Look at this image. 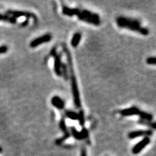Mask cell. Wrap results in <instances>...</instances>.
Returning <instances> with one entry per match:
<instances>
[{
	"instance_id": "cell-12",
	"label": "cell",
	"mask_w": 156,
	"mask_h": 156,
	"mask_svg": "<svg viewBox=\"0 0 156 156\" xmlns=\"http://www.w3.org/2000/svg\"><path fill=\"white\" fill-rule=\"evenodd\" d=\"M51 103L54 107L59 110H62L64 108V101L59 96H53L51 100Z\"/></svg>"
},
{
	"instance_id": "cell-9",
	"label": "cell",
	"mask_w": 156,
	"mask_h": 156,
	"mask_svg": "<svg viewBox=\"0 0 156 156\" xmlns=\"http://www.w3.org/2000/svg\"><path fill=\"white\" fill-rule=\"evenodd\" d=\"M150 139L149 137H144V139L140 141L139 143H138L132 149V152L134 154H137L140 153V152L142 151L143 149L146 147L147 145L150 143Z\"/></svg>"
},
{
	"instance_id": "cell-20",
	"label": "cell",
	"mask_w": 156,
	"mask_h": 156,
	"mask_svg": "<svg viewBox=\"0 0 156 156\" xmlns=\"http://www.w3.org/2000/svg\"><path fill=\"white\" fill-rule=\"evenodd\" d=\"M7 51H8V47H7V46L3 45L0 46V54L5 53Z\"/></svg>"
},
{
	"instance_id": "cell-1",
	"label": "cell",
	"mask_w": 156,
	"mask_h": 156,
	"mask_svg": "<svg viewBox=\"0 0 156 156\" xmlns=\"http://www.w3.org/2000/svg\"><path fill=\"white\" fill-rule=\"evenodd\" d=\"M62 46H63V49L64 50V52L65 53V54H66L67 62L69 67V70H70L71 87H72V95H73L74 97V101L75 106L77 108H81V102L80 99V95H79L77 79H76V77L75 75V72L74 70V64L73 63H72L71 54L70 52V50H68L66 44H63Z\"/></svg>"
},
{
	"instance_id": "cell-22",
	"label": "cell",
	"mask_w": 156,
	"mask_h": 156,
	"mask_svg": "<svg viewBox=\"0 0 156 156\" xmlns=\"http://www.w3.org/2000/svg\"><path fill=\"white\" fill-rule=\"evenodd\" d=\"M2 148H1V147H0V153H1V152H2Z\"/></svg>"
},
{
	"instance_id": "cell-8",
	"label": "cell",
	"mask_w": 156,
	"mask_h": 156,
	"mask_svg": "<svg viewBox=\"0 0 156 156\" xmlns=\"http://www.w3.org/2000/svg\"><path fill=\"white\" fill-rule=\"evenodd\" d=\"M153 134V132L152 130H137V131H133L131 132L128 134V137L129 139H133L137 137H149Z\"/></svg>"
},
{
	"instance_id": "cell-10",
	"label": "cell",
	"mask_w": 156,
	"mask_h": 156,
	"mask_svg": "<svg viewBox=\"0 0 156 156\" xmlns=\"http://www.w3.org/2000/svg\"><path fill=\"white\" fill-rule=\"evenodd\" d=\"M71 132L72 133V135L75 138V139L78 140H82L87 138L89 135V132L87 129L86 128H83L81 132H78L74 127H72Z\"/></svg>"
},
{
	"instance_id": "cell-19",
	"label": "cell",
	"mask_w": 156,
	"mask_h": 156,
	"mask_svg": "<svg viewBox=\"0 0 156 156\" xmlns=\"http://www.w3.org/2000/svg\"><path fill=\"white\" fill-rule=\"evenodd\" d=\"M155 57H150L146 59V63L150 65H155Z\"/></svg>"
},
{
	"instance_id": "cell-15",
	"label": "cell",
	"mask_w": 156,
	"mask_h": 156,
	"mask_svg": "<svg viewBox=\"0 0 156 156\" xmlns=\"http://www.w3.org/2000/svg\"><path fill=\"white\" fill-rule=\"evenodd\" d=\"M65 116L72 121H78V113L73 111H66Z\"/></svg>"
},
{
	"instance_id": "cell-17",
	"label": "cell",
	"mask_w": 156,
	"mask_h": 156,
	"mask_svg": "<svg viewBox=\"0 0 156 156\" xmlns=\"http://www.w3.org/2000/svg\"><path fill=\"white\" fill-rule=\"evenodd\" d=\"M61 76H63V78L66 81L68 80L69 76H68V67H67V65L65 63H64L63 62L62 63V66H61Z\"/></svg>"
},
{
	"instance_id": "cell-11",
	"label": "cell",
	"mask_w": 156,
	"mask_h": 156,
	"mask_svg": "<svg viewBox=\"0 0 156 156\" xmlns=\"http://www.w3.org/2000/svg\"><path fill=\"white\" fill-rule=\"evenodd\" d=\"M54 57V71L58 76H61V66H62V61H61V53H57Z\"/></svg>"
},
{
	"instance_id": "cell-7",
	"label": "cell",
	"mask_w": 156,
	"mask_h": 156,
	"mask_svg": "<svg viewBox=\"0 0 156 156\" xmlns=\"http://www.w3.org/2000/svg\"><path fill=\"white\" fill-rule=\"evenodd\" d=\"M59 128L61 129V131L64 133V136L56 140V144H61L63 142V141L67 140L70 137V133H69L68 130L67 126L66 125V122H65V120H64V117H62L61 119V121L59 123Z\"/></svg>"
},
{
	"instance_id": "cell-13",
	"label": "cell",
	"mask_w": 156,
	"mask_h": 156,
	"mask_svg": "<svg viewBox=\"0 0 156 156\" xmlns=\"http://www.w3.org/2000/svg\"><path fill=\"white\" fill-rule=\"evenodd\" d=\"M78 8H70L67 6H63L62 9V13L64 15H66L68 16H76V14L78 11Z\"/></svg>"
},
{
	"instance_id": "cell-5",
	"label": "cell",
	"mask_w": 156,
	"mask_h": 156,
	"mask_svg": "<svg viewBox=\"0 0 156 156\" xmlns=\"http://www.w3.org/2000/svg\"><path fill=\"white\" fill-rule=\"evenodd\" d=\"M52 39V35L50 33L44 34L41 36V37H37L35 38L34 40H33V41L30 42V46L32 48H37V46L49 42L50 41H51V40Z\"/></svg>"
},
{
	"instance_id": "cell-6",
	"label": "cell",
	"mask_w": 156,
	"mask_h": 156,
	"mask_svg": "<svg viewBox=\"0 0 156 156\" xmlns=\"http://www.w3.org/2000/svg\"><path fill=\"white\" fill-rule=\"evenodd\" d=\"M7 15L13 16L15 18L20 17H26L27 18H33L35 20H37V16H35L34 14L31 13L30 12L26 11H21V10H9L6 12Z\"/></svg>"
},
{
	"instance_id": "cell-18",
	"label": "cell",
	"mask_w": 156,
	"mask_h": 156,
	"mask_svg": "<svg viewBox=\"0 0 156 156\" xmlns=\"http://www.w3.org/2000/svg\"><path fill=\"white\" fill-rule=\"evenodd\" d=\"M78 121L79 124L81 126H83L85 124V117H84V112L81 110L78 113Z\"/></svg>"
},
{
	"instance_id": "cell-4",
	"label": "cell",
	"mask_w": 156,
	"mask_h": 156,
	"mask_svg": "<svg viewBox=\"0 0 156 156\" xmlns=\"http://www.w3.org/2000/svg\"><path fill=\"white\" fill-rule=\"evenodd\" d=\"M120 113L121 114V115L124 116V117H131V116L135 115L139 116L140 118L139 121L152 122V120L153 119V116H152V114L141 111L135 106L122 109L120 111Z\"/></svg>"
},
{
	"instance_id": "cell-2",
	"label": "cell",
	"mask_w": 156,
	"mask_h": 156,
	"mask_svg": "<svg viewBox=\"0 0 156 156\" xmlns=\"http://www.w3.org/2000/svg\"><path fill=\"white\" fill-rule=\"evenodd\" d=\"M116 21L118 26L121 28L127 29L144 36L149 34V30L147 28L143 27L140 21L137 19L126 16H119L117 18Z\"/></svg>"
},
{
	"instance_id": "cell-3",
	"label": "cell",
	"mask_w": 156,
	"mask_h": 156,
	"mask_svg": "<svg viewBox=\"0 0 156 156\" xmlns=\"http://www.w3.org/2000/svg\"><path fill=\"white\" fill-rule=\"evenodd\" d=\"M76 16L79 20L87 24L94 25H99L101 24L100 17L98 14L86 9H78Z\"/></svg>"
},
{
	"instance_id": "cell-21",
	"label": "cell",
	"mask_w": 156,
	"mask_h": 156,
	"mask_svg": "<svg viewBox=\"0 0 156 156\" xmlns=\"http://www.w3.org/2000/svg\"><path fill=\"white\" fill-rule=\"evenodd\" d=\"M81 156H87V152H86V150L85 149V148H83V149L81 150Z\"/></svg>"
},
{
	"instance_id": "cell-16",
	"label": "cell",
	"mask_w": 156,
	"mask_h": 156,
	"mask_svg": "<svg viewBox=\"0 0 156 156\" xmlns=\"http://www.w3.org/2000/svg\"><path fill=\"white\" fill-rule=\"evenodd\" d=\"M0 20H3L5 21L10 24H16V18L13 16H10L9 15H3V14H0Z\"/></svg>"
},
{
	"instance_id": "cell-14",
	"label": "cell",
	"mask_w": 156,
	"mask_h": 156,
	"mask_svg": "<svg viewBox=\"0 0 156 156\" xmlns=\"http://www.w3.org/2000/svg\"><path fill=\"white\" fill-rule=\"evenodd\" d=\"M81 37H82L81 34L79 32L75 33L73 35L70 42L71 46L73 47V48H76V47L79 44V42H80L81 39Z\"/></svg>"
}]
</instances>
